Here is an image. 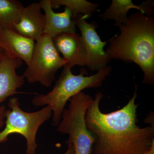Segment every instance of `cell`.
I'll use <instances>...</instances> for the list:
<instances>
[{
	"label": "cell",
	"mask_w": 154,
	"mask_h": 154,
	"mask_svg": "<svg viewBox=\"0 0 154 154\" xmlns=\"http://www.w3.org/2000/svg\"><path fill=\"white\" fill-rule=\"evenodd\" d=\"M34 40L17 33L14 29L0 28V48L12 57L24 61L27 65L33 55Z\"/></svg>",
	"instance_id": "cell-11"
},
{
	"label": "cell",
	"mask_w": 154,
	"mask_h": 154,
	"mask_svg": "<svg viewBox=\"0 0 154 154\" xmlns=\"http://www.w3.org/2000/svg\"><path fill=\"white\" fill-rule=\"evenodd\" d=\"M60 55L53 38L43 34L36 41L33 55L24 75L28 82H39L48 88L55 81L58 70L67 63Z\"/></svg>",
	"instance_id": "cell-6"
},
{
	"label": "cell",
	"mask_w": 154,
	"mask_h": 154,
	"mask_svg": "<svg viewBox=\"0 0 154 154\" xmlns=\"http://www.w3.org/2000/svg\"><path fill=\"white\" fill-rule=\"evenodd\" d=\"M6 109L5 105L0 106V129L2 128L5 123V118Z\"/></svg>",
	"instance_id": "cell-16"
},
{
	"label": "cell",
	"mask_w": 154,
	"mask_h": 154,
	"mask_svg": "<svg viewBox=\"0 0 154 154\" xmlns=\"http://www.w3.org/2000/svg\"><path fill=\"white\" fill-rule=\"evenodd\" d=\"M24 7L16 0H0V28L14 29Z\"/></svg>",
	"instance_id": "cell-14"
},
{
	"label": "cell",
	"mask_w": 154,
	"mask_h": 154,
	"mask_svg": "<svg viewBox=\"0 0 154 154\" xmlns=\"http://www.w3.org/2000/svg\"><path fill=\"white\" fill-rule=\"evenodd\" d=\"M22 63L21 59L12 57L5 51L0 60V103L10 96L21 93L18 89L24 85L25 77L17 74L16 70Z\"/></svg>",
	"instance_id": "cell-8"
},
{
	"label": "cell",
	"mask_w": 154,
	"mask_h": 154,
	"mask_svg": "<svg viewBox=\"0 0 154 154\" xmlns=\"http://www.w3.org/2000/svg\"><path fill=\"white\" fill-rule=\"evenodd\" d=\"M137 85L127 104L119 110L102 113L99 107L104 96L98 92L88 107L86 124L95 141L91 154H154V127L137 123Z\"/></svg>",
	"instance_id": "cell-1"
},
{
	"label": "cell",
	"mask_w": 154,
	"mask_h": 154,
	"mask_svg": "<svg viewBox=\"0 0 154 154\" xmlns=\"http://www.w3.org/2000/svg\"><path fill=\"white\" fill-rule=\"evenodd\" d=\"M153 7V1H147L140 5H137L131 0H113L109 8L99 17L104 21L109 19L114 20L115 26L119 27L127 22V13L130 9H137L145 15L152 16Z\"/></svg>",
	"instance_id": "cell-13"
},
{
	"label": "cell",
	"mask_w": 154,
	"mask_h": 154,
	"mask_svg": "<svg viewBox=\"0 0 154 154\" xmlns=\"http://www.w3.org/2000/svg\"><path fill=\"white\" fill-rule=\"evenodd\" d=\"M20 102L17 97L9 99L8 107L5 117V127L0 131V143L7 141L8 137L13 134L22 135L27 141L26 154H35L37 147L36 135L42 125L49 119L52 111L49 106L33 112L23 111L20 107Z\"/></svg>",
	"instance_id": "cell-5"
},
{
	"label": "cell",
	"mask_w": 154,
	"mask_h": 154,
	"mask_svg": "<svg viewBox=\"0 0 154 154\" xmlns=\"http://www.w3.org/2000/svg\"><path fill=\"white\" fill-rule=\"evenodd\" d=\"M42 10L40 2L24 7L19 22L14 25V30L22 36L37 41L44 33L46 22Z\"/></svg>",
	"instance_id": "cell-10"
},
{
	"label": "cell",
	"mask_w": 154,
	"mask_h": 154,
	"mask_svg": "<svg viewBox=\"0 0 154 154\" xmlns=\"http://www.w3.org/2000/svg\"><path fill=\"white\" fill-rule=\"evenodd\" d=\"M67 145L68 149L66 152L64 154H75L74 150L71 144L66 143Z\"/></svg>",
	"instance_id": "cell-17"
},
{
	"label": "cell",
	"mask_w": 154,
	"mask_h": 154,
	"mask_svg": "<svg viewBox=\"0 0 154 154\" xmlns=\"http://www.w3.org/2000/svg\"><path fill=\"white\" fill-rule=\"evenodd\" d=\"M71 69L67 63L65 65L52 91L47 94H38L32 100V104L36 107L46 105L51 107L54 126H57L61 120L63 112L68 100L84 89L101 87L112 71L111 66L106 65L95 74L88 76H85L87 74L85 69H81L78 75H74Z\"/></svg>",
	"instance_id": "cell-3"
},
{
	"label": "cell",
	"mask_w": 154,
	"mask_h": 154,
	"mask_svg": "<svg viewBox=\"0 0 154 154\" xmlns=\"http://www.w3.org/2000/svg\"><path fill=\"white\" fill-rule=\"evenodd\" d=\"M40 3L46 19L43 34L53 39L61 33H76L75 23L69 9L65 7L63 12L56 13L51 7V0H42Z\"/></svg>",
	"instance_id": "cell-12"
},
{
	"label": "cell",
	"mask_w": 154,
	"mask_h": 154,
	"mask_svg": "<svg viewBox=\"0 0 154 154\" xmlns=\"http://www.w3.org/2000/svg\"><path fill=\"white\" fill-rule=\"evenodd\" d=\"M51 3L53 9L57 8L60 6H65L69 9L74 21L80 15L90 17L97 11L99 6L85 0H51Z\"/></svg>",
	"instance_id": "cell-15"
},
{
	"label": "cell",
	"mask_w": 154,
	"mask_h": 154,
	"mask_svg": "<svg viewBox=\"0 0 154 154\" xmlns=\"http://www.w3.org/2000/svg\"><path fill=\"white\" fill-rule=\"evenodd\" d=\"M119 28L120 33L109 41L106 51L108 57L136 63L144 75L142 83L154 85V17L137 12Z\"/></svg>",
	"instance_id": "cell-2"
},
{
	"label": "cell",
	"mask_w": 154,
	"mask_h": 154,
	"mask_svg": "<svg viewBox=\"0 0 154 154\" xmlns=\"http://www.w3.org/2000/svg\"><path fill=\"white\" fill-rule=\"evenodd\" d=\"M56 48L63 55L68 64L88 66V57L85 43L81 36L75 33H64L53 39Z\"/></svg>",
	"instance_id": "cell-9"
},
{
	"label": "cell",
	"mask_w": 154,
	"mask_h": 154,
	"mask_svg": "<svg viewBox=\"0 0 154 154\" xmlns=\"http://www.w3.org/2000/svg\"><path fill=\"white\" fill-rule=\"evenodd\" d=\"M69 100L68 108L64 110L57 131L68 135L66 143L71 144L75 154H91L95 139L87 128L85 116L94 99L81 92Z\"/></svg>",
	"instance_id": "cell-4"
},
{
	"label": "cell",
	"mask_w": 154,
	"mask_h": 154,
	"mask_svg": "<svg viewBox=\"0 0 154 154\" xmlns=\"http://www.w3.org/2000/svg\"><path fill=\"white\" fill-rule=\"evenodd\" d=\"M4 53H5V51L0 48V60H1V59Z\"/></svg>",
	"instance_id": "cell-18"
},
{
	"label": "cell",
	"mask_w": 154,
	"mask_h": 154,
	"mask_svg": "<svg viewBox=\"0 0 154 154\" xmlns=\"http://www.w3.org/2000/svg\"><path fill=\"white\" fill-rule=\"evenodd\" d=\"M86 15L78 16L75 22L82 34L88 57V67L92 71H99L107 65L110 60L104 48L107 42H102L96 31L98 25L96 22L89 23Z\"/></svg>",
	"instance_id": "cell-7"
}]
</instances>
